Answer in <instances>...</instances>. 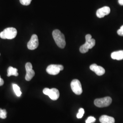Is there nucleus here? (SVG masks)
<instances>
[{
	"label": "nucleus",
	"mask_w": 123,
	"mask_h": 123,
	"mask_svg": "<svg viewBox=\"0 0 123 123\" xmlns=\"http://www.w3.org/2000/svg\"><path fill=\"white\" fill-rule=\"evenodd\" d=\"M53 37L57 46L61 49H63L66 45L65 36L59 30H55L53 31Z\"/></svg>",
	"instance_id": "1"
},
{
	"label": "nucleus",
	"mask_w": 123,
	"mask_h": 123,
	"mask_svg": "<svg viewBox=\"0 0 123 123\" xmlns=\"http://www.w3.org/2000/svg\"><path fill=\"white\" fill-rule=\"evenodd\" d=\"M86 42L82 45L79 49L80 52L82 53H85L88 51L89 49H92L95 45V40L92 38V36L87 34L85 36Z\"/></svg>",
	"instance_id": "2"
},
{
	"label": "nucleus",
	"mask_w": 123,
	"mask_h": 123,
	"mask_svg": "<svg viewBox=\"0 0 123 123\" xmlns=\"http://www.w3.org/2000/svg\"><path fill=\"white\" fill-rule=\"evenodd\" d=\"M17 30L14 27H8L0 33V37L4 39H12L17 35Z\"/></svg>",
	"instance_id": "3"
},
{
	"label": "nucleus",
	"mask_w": 123,
	"mask_h": 123,
	"mask_svg": "<svg viewBox=\"0 0 123 123\" xmlns=\"http://www.w3.org/2000/svg\"><path fill=\"white\" fill-rule=\"evenodd\" d=\"M112 102V99L110 97H105L96 99L94 101V104L98 107L103 108L110 105Z\"/></svg>",
	"instance_id": "4"
},
{
	"label": "nucleus",
	"mask_w": 123,
	"mask_h": 123,
	"mask_svg": "<svg viewBox=\"0 0 123 123\" xmlns=\"http://www.w3.org/2000/svg\"><path fill=\"white\" fill-rule=\"evenodd\" d=\"M63 66L62 65L51 64L47 67L46 71L49 74L56 75L58 74L61 71L63 70Z\"/></svg>",
	"instance_id": "5"
},
{
	"label": "nucleus",
	"mask_w": 123,
	"mask_h": 123,
	"mask_svg": "<svg viewBox=\"0 0 123 123\" xmlns=\"http://www.w3.org/2000/svg\"><path fill=\"white\" fill-rule=\"evenodd\" d=\"M71 88L73 92L77 95H80L83 92L81 84L78 79H74L71 82Z\"/></svg>",
	"instance_id": "6"
},
{
	"label": "nucleus",
	"mask_w": 123,
	"mask_h": 123,
	"mask_svg": "<svg viewBox=\"0 0 123 123\" xmlns=\"http://www.w3.org/2000/svg\"><path fill=\"white\" fill-rule=\"evenodd\" d=\"M39 45V41L37 36L36 34H33L31 36V39L27 43V48L31 50H33L37 49Z\"/></svg>",
	"instance_id": "7"
},
{
	"label": "nucleus",
	"mask_w": 123,
	"mask_h": 123,
	"mask_svg": "<svg viewBox=\"0 0 123 123\" xmlns=\"http://www.w3.org/2000/svg\"><path fill=\"white\" fill-rule=\"evenodd\" d=\"M26 75L25 79L27 81H30L35 75V72L32 69V66L30 62H27L25 65Z\"/></svg>",
	"instance_id": "8"
},
{
	"label": "nucleus",
	"mask_w": 123,
	"mask_h": 123,
	"mask_svg": "<svg viewBox=\"0 0 123 123\" xmlns=\"http://www.w3.org/2000/svg\"><path fill=\"white\" fill-rule=\"evenodd\" d=\"M91 70L94 72L97 75L102 76L105 74V69L101 66H98L96 64H92L90 66Z\"/></svg>",
	"instance_id": "9"
},
{
	"label": "nucleus",
	"mask_w": 123,
	"mask_h": 123,
	"mask_svg": "<svg viewBox=\"0 0 123 123\" xmlns=\"http://www.w3.org/2000/svg\"><path fill=\"white\" fill-rule=\"evenodd\" d=\"M110 12V8L109 6H105L98 9L96 12V15L98 18H104L106 15H109Z\"/></svg>",
	"instance_id": "10"
},
{
	"label": "nucleus",
	"mask_w": 123,
	"mask_h": 123,
	"mask_svg": "<svg viewBox=\"0 0 123 123\" xmlns=\"http://www.w3.org/2000/svg\"><path fill=\"white\" fill-rule=\"evenodd\" d=\"M60 95L59 92L57 88H53L49 90L48 96L53 100H56L59 98Z\"/></svg>",
	"instance_id": "11"
},
{
	"label": "nucleus",
	"mask_w": 123,
	"mask_h": 123,
	"mask_svg": "<svg viewBox=\"0 0 123 123\" xmlns=\"http://www.w3.org/2000/svg\"><path fill=\"white\" fill-rule=\"evenodd\" d=\"M99 121L101 123H114L115 119L112 117L108 115H102L99 118Z\"/></svg>",
	"instance_id": "12"
},
{
	"label": "nucleus",
	"mask_w": 123,
	"mask_h": 123,
	"mask_svg": "<svg viewBox=\"0 0 123 123\" xmlns=\"http://www.w3.org/2000/svg\"><path fill=\"white\" fill-rule=\"evenodd\" d=\"M111 57L115 60H121L123 59V50L114 52L111 53Z\"/></svg>",
	"instance_id": "13"
},
{
	"label": "nucleus",
	"mask_w": 123,
	"mask_h": 123,
	"mask_svg": "<svg viewBox=\"0 0 123 123\" xmlns=\"http://www.w3.org/2000/svg\"><path fill=\"white\" fill-rule=\"evenodd\" d=\"M18 70L17 68H13L12 67H9L7 69V76L10 77L12 75L18 76Z\"/></svg>",
	"instance_id": "14"
},
{
	"label": "nucleus",
	"mask_w": 123,
	"mask_h": 123,
	"mask_svg": "<svg viewBox=\"0 0 123 123\" xmlns=\"http://www.w3.org/2000/svg\"><path fill=\"white\" fill-rule=\"evenodd\" d=\"M12 87H13V90L14 92H15V94L18 97H20L22 92L20 90V88L18 86V85L16 84H12Z\"/></svg>",
	"instance_id": "15"
},
{
	"label": "nucleus",
	"mask_w": 123,
	"mask_h": 123,
	"mask_svg": "<svg viewBox=\"0 0 123 123\" xmlns=\"http://www.w3.org/2000/svg\"><path fill=\"white\" fill-rule=\"evenodd\" d=\"M7 117V112L6 110H2L0 108V118L6 119Z\"/></svg>",
	"instance_id": "16"
},
{
	"label": "nucleus",
	"mask_w": 123,
	"mask_h": 123,
	"mask_svg": "<svg viewBox=\"0 0 123 123\" xmlns=\"http://www.w3.org/2000/svg\"><path fill=\"white\" fill-rule=\"evenodd\" d=\"M84 114V110L83 108H80L79 110V113L77 114V117L78 119H81L83 117Z\"/></svg>",
	"instance_id": "17"
},
{
	"label": "nucleus",
	"mask_w": 123,
	"mask_h": 123,
	"mask_svg": "<svg viewBox=\"0 0 123 123\" xmlns=\"http://www.w3.org/2000/svg\"><path fill=\"white\" fill-rule=\"evenodd\" d=\"M96 121V119L92 116H89L86 120V123H93Z\"/></svg>",
	"instance_id": "18"
},
{
	"label": "nucleus",
	"mask_w": 123,
	"mask_h": 123,
	"mask_svg": "<svg viewBox=\"0 0 123 123\" xmlns=\"http://www.w3.org/2000/svg\"><path fill=\"white\" fill-rule=\"evenodd\" d=\"M31 0H20L21 4L24 6H28L30 4Z\"/></svg>",
	"instance_id": "19"
},
{
	"label": "nucleus",
	"mask_w": 123,
	"mask_h": 123,
	"mask_svg": "<svg viewBox=\"0 0 123 123\" xmlns=\"http://www.w3.org/2000/svg\"><path fill=\"white\" fill-rule=\"evenodd\" d=\"M118 34L121 36H123V25L120 27V28L117 31Z\"/></svg>",
	"instance_id": "20"
},
{
	"label": "nucleus",
	"mask_w": 123,
	"mask_h": 123,
	"mask_svg": "<svg viewBox=\"0 0 123 123\" xmlns=\"http://www.w3.org/2000/svg\"><path fill=\"white\" fill-rule=\"evenodd\" d=\"M4 82L3 79H1V80H0V86H2V85L4 84Z\"/></svg>",
	"instance_id": "21"
},
{
	"label": "nucleus",
	"mask_w": 123,
	"mask_h": 123,
	"mask_svg": "<svg viewBox=\"0 0 123 123\" xmlns=\"http://www.w3.org/2000/svg\"><path fill=\"white\" fill-rule=\"evenodd\" d=\"M118 2L120 5L123 6V0H118Z\"/></svg>",
	"instance_id": "22"
},
{
	"label": "nucleus",
	"mask_w": 123,
	"mask_h": 123,
	"mask_svg": "<svg viewBox=\"0 0 123 123\" xmlns=\"http://www.w3.org/2000/svg\"><path fill=\"white\" fill-rule=\"evenodd\" d=\"M1 79L0 78V80H1Z\"/></svg>",
	"instance_id": "23"
},
{
	"label": "nucleus",
	"mask_w": 123,
	"mask_h": 123,
	"mask_svg": "<svg viewBox=\"0 0 123 123\" xmlns=\"http://www.w3.org/2000/svg\"></svg>",
	"instance_id": "24"
}]
</instances>
